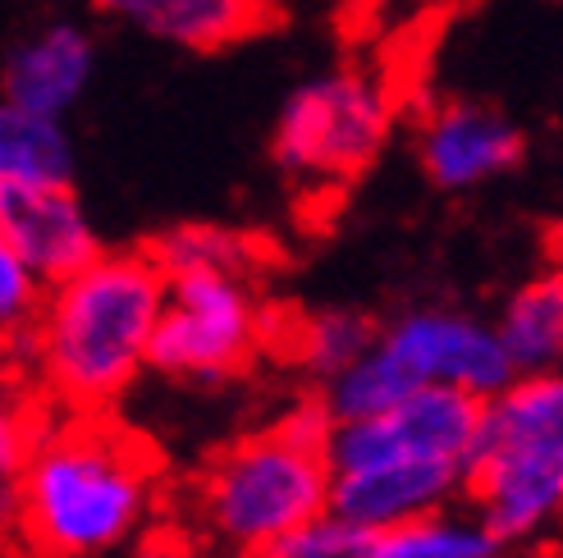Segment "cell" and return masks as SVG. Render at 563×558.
<instances>
[{
    "mask_svg": "<svg viewBox=\"0 0 563 558\" xmlns=\"http://www.w3.org/2000/svg\"><path fill=\"white\" fill-rule=\"evenodd\" d=\"M5 490H10V481L0 477V513H5Z\"/></svg>",
    "mask_w": 563,
    "mask_h": 558,
    "instance_id": "21",
    "label": "cell"
},
{
    "mask_svg": "<svg viewBox=\"0 0 563 558\" xmlns=\"http://www.w3.org/2000/svg\"><path fill=\"white\" fill-rule=\"evenodd\" d=\"M0 230L19 247V257L33 266L46 284L82 270L97 253V230L82 211L69 179L42 183H10L0 188Z\"/></svg>",
    "mask_w": 563,
    "mask_h": 558,
    "instance_id": "9",
    "label": "cell"
},
{
    "mask_svg": "<svg viewBox=\"0 0 563 558\" xmlns=\"http://www.w3.org/2000/svg\"><path fill=\"white\" fill-rule=\"evenodd\" d=\"M46 298V279L19 257V247L0 230V353L27 348Z\"/></svg>",
    "mask_w": 563,
    "mask_h": 558,
    "instance_id": "17",
    "label": "cell"
},
{
    "mask_svg": "<svg viewBox=\"0 0 563 558\" xmlns=\"http://www.w3.org/2000/svg\"><path fill=\"white\" fill-rule=\"evenodd\" d=\"M421 170L440 188H476L522 160V133L490 105L444 101L427 110L417 133Z\"/></svg>",
    "mask_w": 563,
    "mask_h": 558,
    "instance_id": "10",
    "label": "cell"
},
{
    "mask_svg": "<svg viewBox=\"0 0 563 558\" xmlns=\"http://www.w3.org/2000/svg\"><path fill=\"white\" fill-rule=\"evenodd\" d=\"M514 371H563V266L531 275L495 321Z\"/></svg>",
    "mask_w": 563,
    "mask_h": 558,
    "instance_id": "13",
    "label": "cell"
},
{
    "mask_svg": "<svg viewBox=\"0 0 563 558\" xmlns=\"http://www.w3.org/2000/svg\"><path fill=\"white\" fill-rule=\"evenodd\" d=\"M156 261L165 270V306L152 371L188 384L239 376L271 339L257 243L234 230L184 225L156 243Z\"/></svg>",
    "mask_w": 563,
    "mask_h": 558,
    "instance_id": "5",
    "label": "cell"
},
{
    "mask_svg": "<svg viewBox=\"0 0 563 558\" xmlns=\"http://www.w3.org/2000/svg\"><path fill=\"white\" fill-rule=\"evenodd\" d=\"M92 74V46L74 27H51L46 37L27 42L5 65V101L60 120V110L82 92Z\"/></svg>",
    "mask_w": 563,
    "mask_h": 558,
    "instance_id": "12",
    "label": "cell"
},
{
    "mask_svg": "<svg viewBox=\"0 0 563 558\" xmlns=\"http://www.w3.org/2000/svg\"><path fill=\"white\" fill-rule=\"evenodd\" d=\"M376 558H499L504 540L486 526V517L472 504H444L431 513H417L399 526H385L372 536Z\"/></svg>",
    "mask_w": 563,
    "mask_h": 558,
    "instance_id": "14",
    "label": "cell"
},
{
    "mask_svg": "<svg viewBox=\"0 0 563 558\" xmlns=\"http://www.w3.org/2000/svg\"><path fill=\"white\" fill-rule=\"evenodd\" d=\"M165 306L156 253H97L82 270L46 284L27 361L60 412H110L152 371Z\"/></svg>",
    "mask_w": 563,
    "mask_h": 558,
    "instance_id": "2",
    "label": "cell"
},
{
    "mask_svg": "<svg viewBox=\"0 0 563 558\" xmlns=\"http://www.w3.org/2000/svg\"><path fill=\"white\" fill-rule=\"evenodd\" d=\"M399 92L385 78L344 69L298 88L279 110L271 156L289 179L312 192H330L362 179L389 143Z\"/></svg>",
    "mask_w": 563,
    "mask_h": 558,
    "instance_id": "8",
    "label": "cell"
},
{
    "mask_svg": "<svg viewBox=\"0 0 563 558\" xmlns=\"http://www.w3.org/2000/svg\"><path fill=\"white\" fill-rule=\"evenodd\" d=\"M156 454L110 412L42 422L5 490L23 558H115L156 526Z\"/></svg>",
    "mask_w": 563,
    "mask_h": 558,
    "instance_id": "1",
    "label": "cell"
},
{
    "mask_svg": "<svg viewBox=\"0 0 563 558\" xmlns=\"http://www.w3.org/2000/svg\"><path fill=\"white\" fill-rule=\"evenodd\" d=\"M247 558H376V554H372V532L344 522L340 513H321L294 526L289 536L252 549Z\"/></svg>",
    "mask_w": 563,
    "mask_h": 558,
    "instance_id": "18",
    "label": "cell"
},
{
    "mask_svg": "<svg viewBox=\"0 0 563 558\" xmlns=\"http://www.w3.org/2000/svg\"><path fill=\"white\" fill-rule=\"evenodd\" d=\"M467 504L504 545L563 526V371H518L482 399Z\"/></svg>",
    "mask_w": 563,
    "mask_h": 558,
    "instance_id": "6",
    "label": "cell"
},
{
    "mask_svg": "<svg viewBox=\"0 0 563 558\" xmlns=\"http://www.w3.org/2000/svg\"><path fill=\"white\" fill-rule=\"evenodd\" d=\"M514 376L518 371L490 321H476L454 306H417L376 330L367 353L321 384V408L330 422H344V416L380 412L431 384L490 399Z\"/></svg>",
    "mask_w": 563,
    "mask_h": 558,
    "instance_id": "7",
    "label": "cell"
},
{
    "mask_svg": "<svg viewBox=\"0 0 563 558\" xmlns=\"http://www.w3.org/2000/svg\"><path fill=\"white\" fill-rule=\"evenodd\" d=\"M376 339V325L357 312H344V306H334V312H317L294 325L289 334V353L298 367L312 376V380H334L344 367L367 353V344Z\"/></svg>",
    "mask_w": 563,
    "mask_h": 558,
    "instance_id": "16",
    "label": "cell"
},
{
    "mask_svg": "<svg viewBox=\"0 0 563 558\" xmlns=\"http://www.w3.org/2000/svg\"><path fill=\"white\" fill-rule=\"evenodd\" d=\"M129 558H220V554L207 549L188 526L184 532H161V526H152V532L129 549Z\"/></svg>",
    "mask_w": 563,
    "mask_h": 558,
    "instance_id": "20",
    "label": "cell"
},
{
    "mask_svg": "<svg viewBox=\"0 0 563 558\" xmlns=\"http://www.w3.org/2000/svg\"><path fill=\"white\" fill-rule=\"evenodd\" d=\"M330 513V412L321 403L247 431L188 490V532L220 558H247Z\"/></svg>",
    "mask_w": 563,
    "mask_h": 558,
    "instance_id": "4",
    "label": "cell"
},
{
    "mask_svg": "<svg viewBox=\"0 0 563 558\" xmlns=\"http://www.w3.org/2000/svg\"><path fill=\"white\" fill-rule=\"evenodd\" d=\"M482 399L463 389H412L367 416L330 422V513L385 532L417 513L459 504Z\"/></svg>",
    "mask_w": 563,
    "mask_h": 558,
    "instance_id": "3",
    "label": "cell"
},
{
    "mask_svg": "<svg viewBox=\"0 0 563 558\" xmlns=\"http://www.w3.org/2000/svg\"><path fill=\"white\" fill-rule=\"evenodd\" d=\"M101 14H124L147 33L188 51H230L285 23L279 0H92Z\"/></svg>",
    "mask_w": 563,
    "mask_h": 558,
    "instance_id": "11",
    "label": "cell"
},
{
    "mask_svg": "<svg viewBox=\"0 0 563 558\" xmlns=\"http://www.w3.org/2000/svg\"><path fill=\"white\" fill-rule=\"evenodd\" d=\"M42 426V416H37V403L27 399V389L23 380L14 376V367L5 357H0V477H14V467L23 462L27 454V444H33Z\"/></svg>",
    "mask_w": 563,
    "mask_h": 558,
    "instance_id": "19",
    "label": "cell"
},
{
    "mask_svg": "<svg viewBox=\"0 0 563 558\" xmlns=\"http://www.w3.org/2000/svg\"><path fill=\"white\" fill-rule=\"evenodd\" d=\"M42 179H69V137L51 115L5 101L0 105V188Z\"/></svg>",
    "mask_w": 563,
    "mask_h": 558,
    "instance_id": "15",
    "label": "cell"
}]
</instances>
